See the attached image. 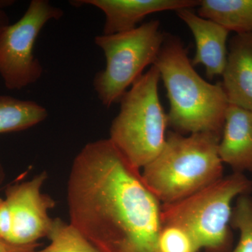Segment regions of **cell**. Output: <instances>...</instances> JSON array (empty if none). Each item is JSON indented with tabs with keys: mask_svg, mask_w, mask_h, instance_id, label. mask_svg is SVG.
Returning a JSON list of instances; mask_svg holds the SVG:
<instances>
[{
	"mask_svg": "<svg viewBox=\"0 0 252 252\" xmlns=\"http://www.w3.org/2000/svg\"><path fill=\"white\" fill-rule=\"evenodd\" d=\"M67 192L71 224L99 252H160L162 203L109 138L77 154Z\"/></svg>",
	"mask_w": 252,
	"mask_h": 252,
	"instance_id": "1",
	"label": "cell"
},
{
	"mask_svg": "<svg viewBox=\"0 0 252 252\" xmlns=\"http://www.w3.org/2000/svg\"><path fill=\"white\" fill-rule=\"evenodd\" d=\"M154 65L166 89L169 125L182 135L211 132L221 137L230 104L221 83L199 75L180 37L165 34Z\"/></svg>",
	"mask_w": 252,
	"mask_h": 252,
	"instance_id": "2",
	"label": "cell"
},
{
	"mask_svg": "<svg viewBox=\"0 0 252 252\" xmlns=\"http://www.w3.org/2000/svg\"><path fill=\"white\" fill-rule=\"evenodd\" d=\"M220 136L169 132L160 154L142 168V178L163 204L180 201L223 177Z\"/></svg>",
	"mask_w": 252,
	"mask_h": 252,
	"instance_id": "3",
	"label": "cell"
},
{
	"mask_svg": "<svg viewBox=\"0 0 252 252\" xmlns=\"http://www.w3.org/2000/svg\"><path fill=\"white\" fill-rule=\"evenodd\" d=\"M252 191V181L233 172L180 201L162 204V225L184 228L207 252H229L233 243L232 203Z\"/></svg>",
	"mask_w": 252,
	"mask_h": 252,
	"instance_id": "4",
	"label": "cell"
},
{
	"mask_svg": "<svg viewBox=\"0 0 252 252\" xmlns=\"http://www.w3.org/2000/svg\"><path fill=\"white\" fill-rule=\"evenodd\" d=\"M160 79L152 65L124 94L110 127L109 140L140 170L157 158L166 142L168 118L159 97Z\"/></svg>",
	"mask_w": 252,
	"mask_h": 252,
	"instance_id": "5",
	"label": "cell"
},
{
	"mask_svg": "<svg viewBox=\"0 0 252 252\" xmlns=\"http://www.w3.org/2000/svg\"><path fill=\"white\" fill-rule=\"evenodd\" d=\"M165 34L157 20L132 31L94 37V44L103 51L106 66L94 79V90L107 108L121 99L142 75L146 67L154 65Z\"/></svg>",
	"mask_w": 252,
	"mask_h": 252,
	"instance_id": "6",
	"label": "cell"
},
{
	"mask_svg": "<svg viewBox=\"0 0 252 252\" xmlns=\"http://www.w3.org/2000/svg\"><path fill=\"white\" fill-rule=\"evenodd\" d=\"M47 0H32L22 17L0 32V77L9 90H21L40 79L43 67L34 54L41 30L63 16Z\"/></svg>",
	"mask_w": 252,
	"mask_h": 252,
	"instance_id": "7",
	"label": "cell"
},
{
	"mask_svg": "<svg viewBox=\"0 0 252 252\" xmlns=\"http://www.w3.org/2000/svg\"><path fill=\"white\" fill-rule=\"evenodd\" d=\"M46 177V172H42L31 180L11 186L6 190L5 200L12 218L9 243L32 245L49 234L53 220L48 211L55 206V202L41 192Z\"/></svg>",
	"mask_w": 252,
	"mask_h": 252,
	"instance_id": "8",
	"label": "cell"
},
{
	"mask_svg": "<svg viewBox=\"0 0 252 252\" xmlns=\"http://www.w3.org/2000/svg\"><path fill=\"white\" fill-rule=\"evenodd\" d=\"M73 5H91L104 13L103 34L132 31L146 16L165 11H178L198 6V0H81Z\"/></svg>",
	"mask_w": 252,
	"mask_h": 252,
	"instance_id": "9",
	"label": "cell"
},
{
	"mask_svg": "<svg viewBox=\"0 0 252 252\" xmlns=\"http://www.w3.org/2000/svg\"><path fill=\"white\" fill-rule=\"evenodd\" d=\"M176 14L188 26L195 39L196 49L191 61L193 65H203L209 79L222 76L228 57L227 39L230 31L190 9H180Z\"/></svg>",
	"mask_w": 252,
	"mask_h": 252,
	"instance_id": "10",
	"label": "cell"
},
{
	"mask_svg": "<svg viewBox=\"0 0 252 252\" xmlns=\"http://www.w3.org/2000/svg\"><path fill=\"white\" fill-rule=\"evenodd\" d=\"M221 85L230 104L252 112V32L230 39Z\"/></svg>",
	"mask_w": 252,
	"mask_h": 252,
	"instance_id": "11",
	"label": "cell"
},
{
	"mask_svg": "<svg viewBox=\"0 0 252 252\" xmlns=\"http://www.w3.org/2000/svg\"><path fill=\"white\" fill-rule=\"evenodd\" d=\"M223 163L234 172H252V112L229 104L219 143Z\"/></svg>",
	"mask_w": 252,
	"mask_h": 252,
	"instance_id": "12",
	"label": "cell"
},
{
	"mask_svg": "<svg viewBox=\"0 0 252 252\" xmlns=\"http://www.w3.org/2000/svg\"><path fill=\"white\" fill-rule=\"evenodd\" d=\"M198 15L236 34L252 32V0H202Z\"/></svg>",
	"mask_w": 252,
	"mask_h": 252,
	"instance_id": "13",
	"label": "cell"
},
{
	"mask_svg": "<svg viewBox=\"0 0 252 252\" xmlns=\"http://www.w3.org/2000/svg\"><path fill=\"white\" fill-rule=\"evenodd\" d=\"M47 117L45 107L34 101L0 95V134L26 130Z\"/></svg>",
	"mask_w": 252,
	"mask_h": 252,
	"instance_id": "14",
	"label": "cell"
},
{
	"mask_svg": "<svg viewBox=\"0 0 252 252\" xmlns=\"http://www.w3.org/2000/svg\"><path fill=\"white\" fill-rule=\"evenodd\" d=\"M47 237L49 245L32 252H99L70 223L60 219L53 220Z\"/></svg>",
	"mask_w": 252,
	"mask_h": 252,
	"instance_id": "15",
	"label": "cell"
},
{
	"mask_svg": "<svg viewBox=\"0 0 252 252\" xmlns=\"http://www.w3.org/2000/svg\"><path fill=\"white\" fill-rule=\"evenodd\" d=\"M230 226L240 233L238 243L229 252H252V197L244 194L233 207Z\"/></svg>",
	"mask_w": 252,
	"mask_h": 252,
	"instance_id": "16",
	"label": "cell"
},
{
	"mask_svg": "<svg viewBox=\"0 0 252 252\" xmlns=\"http://www.w3.org/2000/svg\"><path fill=\"white\" fill-rule=\"evenodd\" d=\"M160 252H198L201 249L191 235L175 225H162L159 233Z\"/></svg>",
	"mask_w": 252,
	"mask_h": 252,
	"instance_id": "17",
	"label": "cell"
},
{
	"mask_svg": "<svg viewBox=\"0 0 252 252\" xmlns=\"http://www.w3.org/2000/svg\"><path fill=\"white\" fill-rule=\"evenodd\" d=\"M12 230V218L6 200L0 198V239L9 243Z\"/></svg>",
	"mask_w": 252,
	"mask_h": 252,
	"instance_id": "18",
	"label": "cell"
},
{
	"mask_svg": "<svg viewBox=\"0 0 252 252\" xmlns=\"http://www.w3.org/2000/svg\"><path fill=\"white\" fill-rule=\"evenodd\" d=\"M39 244L29 245H16L0 240V252H32L37 249Z\"/></svg>",
	"mask_w": 252,
	"mask_h": 252,
	"instance_id": "19",
	"label": "cell"
},
{
	"mask_svg": "<svg viewBox=\"0 0 252 252\" xmlns=\"http://www.w3.org/2000/svg\"><path fill=\"white\" fill-rule=\"evenodd\" d=\"M9 18L4 11L0 10V32L9 26Z\"/></svg>",
	"mask_w": 252,
	"mask_h": 252,
	"instance_id": "20",
	"label": "cell"
},
{
	"mask_svg": "<svg viewBox=\"0 0 252 252\" xmlns=\"http://www.w3.org/2000/svg\"><path fill=\"white\" fill-rule=\"evenodd\" d=\"M14 3V1H11V0H0V10L4 11L3 9L7 7V6H11Z\"/></svg>",
	"mask_w": 252,
	"mask_h": 252,
	"instance_id": "21",
	"label": "cell"
},
{
	"mask_svg": "<svg viewBox=\"0 0 252 252\" xmlns=\"http://www.w3.org/2000/svg\"><path fill=\"white\" fill-rule=\"evenodd\" d=\"M3 178V173H2V169H1V165H0V182H1V180ZM1 240V239H0Z\"/></svg>",
	"mask_w": 252,
	"mask_h": 252,
	"instance_id": "22",
	"label": "cell"
}]
</instances>
